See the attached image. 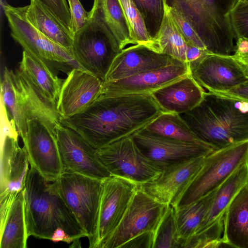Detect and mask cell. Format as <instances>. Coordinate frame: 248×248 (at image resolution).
<instances>
[{"label":"cell","mask_w":248,"mask_h":248,"mask_svg":"<svg viewBox=\"0 0 248 248\" xmlns=\"http://www.w3.org/2000/svg\"><path fill=\"white\" fill-rule=\"evenodd\" d=\"M162 112L151 94L100 95L82 112L60 118V123L98 149L131 136Z\"/></svg>","instance_id":"6da1fadb"},{"label":"cell","mask_w":248,"mask_h":248,"mask_svg":"<svg viewBox=\"0 0 248 248\" xmlns=\"http://www.w3.org/2000/svg\"><path fill=\"white\" fill-rule=\"evenodd\" d=\"M196 137L215 150L248 140V102L205 92L195 108L179 114Z\"/></svg>","instance_id":"7a4b0ae2"},{"label":"cell","mask_w":248,"mask_h":248,"mask_svg":"<svg viewBox=\"0 0 248 248\" xmlns=\"http://www.w3.org/2000/svg\"><path fill=\"white\" fill-rule=\"evenodd\" d=\"M23 195L29 237L51 240L59 230H63L73 242L87 237L85 231L53 183L47 181L32 166H30L28 172Z\"/></svg>","instance_id":"3957f363"},{"label":"cell","mask_w":248,"mask_h":248,"mask_svg":"<svg viewBox=\"0 0 248 248\" xmlns=\"http://www.w3.org/2000/svg\"><path fill=\"white\" fill-rule=\"evenodd\" d=\"M181 12L211 53L232 55L236 41L228 15L237 0H166Z\"/></svg>","instance_id":"277c9868"},{"label":"cell","mask_w":248,"mask_h":248,"mask_svg":"<svg viewBox=\"0 0 248 248\" xmlns=\"http://www.w3.org/2000/svg\"><path fill=\"white\" fill-rule=\"evenodd\" d=\"M0 98L14 119L19 136L27 128V121L38 119L56 134L61 124L57 108L45 100L28 78L18 69L15 71L5 67L0 84Z\"/></svg>","instance_id":"5b68a950"},{"label":"cell","mask_w":248,"mask_h":248,"mask_svg":"<svg viewBox=\"0 0 248 248\" xmlns=\"http://www.w3.org/2000/svg\"><path fill=\"white\" fill-rule=\"evenodd\" d=\"M70 211L85 231L93 248L96 233L103 181L63 171L52 182Z\"/></svg>","instance_id":"8992f818"},{"label":"cell","mask_w":248,"mask_h":248,"mask_svg":"<svg viewBox=\"0 0 248 248\" xmlns=\"http://www.w3.org/2000/svg\"><path fill=\"white\" fill-rule=\"evenodd\" d=\"M248 162V140L216 150L203 163L175 207L190 204L217 188L231 175Z\"/></svg>","instance_id":"52a82bcc"},{"label":"cell","mask_w":248,"mask_h":248,"mask_svg":"<svg viewBox=\"0 0 248 248\" xmlns=\"http://www.w3.org/2000/svg\"><path fill=\"white\" fill-rule=\"evenodd\" d=\"M96 153L111 176L138 185L154 180L164 168L142 154L130 136L96 149Z\"/></svg>","instance_id":"ba28073f"},{"label":"cell","mask_w":248,"mask_h":248,"mask_svg":"<svg viewBox=\"0 0 248 248\" xmlns=\"http://www.w3.org/2000/svg\"><path fill=\"white\" fill-rule=\"evenodd\" d=\"M168 205L157 201L139 186L120 223L100 248H120L139 234L155 232Z\"/></svg>","instance_id":"9c48e42d"},{"label":"cell","mask_w":248,"mask_h":248,"mask_svg":"<svg viewBox=\"0 0 248 248\" xmlns=\"http://www.w3.org/2000/svg\"><path fill=\"white\" fill-rule=\"evenodd\" d=\"M3 9L11 29V36L22 46L24 50L46 62L65 64L72 68L84 70L77 62L71 51L40 32L16 7L6 4Z\"/></svg>","instance_id":"30bf717a"},{"label":"cell","mask_w":248,"mask_h":248,"mask_svg":"<svg viewBox=\"0 0 248 248\" xmlns=\"http://www.w3.org/2000/svg\"><path fill=\"white\" fill-rule=\"evenodd\" d=\"M63 171L103 181L111 176L96 153V149L73 130L61 124L55 128Z\"/></svg>","instance_id":"8fae6325"},{"label":"cell","mask_w":248,"mask_h":248,"mask_svg":"<svg viewBox=\"0 0 248 248\" xmlns=\"http://www.w3.org/2000/svg\"><path fill=\"white\" fill-rule=\"evenodd\" d=\"M138 186V185L131 181L114 176L103 181L93 248H100L116 228Z\"/></svg>","instance_id":"7c38bea8"},{"label":"cell","mask_w":248,"mask_h":248,"mask_svg":"<svg viewBox=\"0 0 248 248\" xmlns=\"http://www.w3.org/2000/svg\"><path fill=\"white\" fill-rule=\"evenodd\" d=\"M30 166L48 182L56 181L63 172L56 134L36 118L27 121V130L21 138Z\"/></svg>","instance_id":"4fadbf2b"},{"label":"cell","mask_w":248,"mask_h":248,"mask_svg":"<svg viewBox=\"0 0 248 248\" xmlns=\"http://www.w3.org/2000/svg\"><path fill=\"white\" fill-rule=\"evenodd\" d=\"M188 64L190 74L208 92H226L248 79L232 55L209 53L198 61Z\"/></svg>","instance_id":"5bb4252c"},{"label":"cell","mask_w":248,"mask_h":248,"mask_svg":"<svg viewBox=\"0 0 248 248\" xmlns=\"http://www.w3.org/2000/svg\"><path fill=\"white\" fill-rule=\"evenodd\" d=\"M72 52L85 70L104 81L119 53L108 37L89 20L84 28L74 34Z\"/></svg>","instance_id":"9a60e30c"},{"label":"cell","mask_w":248,"mask_h":248,"mask_svg":"<svg viewBox=\"0 0 248 248\" xmlns=\"http://www.w3.org/2000/svg\"><path fill=\"white\" fill-rule=\"evenodd\" d=\"M130 136L142 154L164 168L177 162L206 156L216 151L205 143L167 138L151 134L143 128Z\"/></svg>","instance_id":"2e32d148"},{"label":"cell","mask_w":248,"mask_h":248,"mask_svg":"<svg viewBox=\"0 0 248 248\" xmlns=\"http://www.w3.org/2000/svg\"><path fill=\"white\" fill-rule=\"evenodd\" d=\"M104 81L92 73L74 68L63 81L57 104L60 118H67L87 108L102 93Z\"/></svg>","instance_id":"e0dca14e"},{"label":"cell","mask_w":248,"mask_h":248,"mask_svg":"<svg viewBox=\"0 0 248 248\" xmlns=\"http://www.w3.org/2000/svg\"><path fill=\"white\" fill-rule=\"evenodd\" d=\"M205 156H200L166 166L154 180L139 185L153 198L175 206L201 168Z\"/></svg>","instance_id":"ac0fdd59"},{"label":"cell","mask_w":248,"mask_h":248,"mask_svg":"<svg viewBox=\"0 0 248 248\" xmlns=\"http://www.w3.org/2000/svg\"><path fill=\"white\" fill-rule=\"evenodd\" d=\"M188 63L175 59L171 63L113 81H104L102 96L151 94L189 74Z\"/></svg>","instance_id":"d6986e66"},{"label":"cell","mask_w":248,"mask_h":248,"mask_svg":"<svg viewBox=\"0 0 248 248\" xmlns=\"http://www.w3.org/2000/svg\"><path fill=\"white\" fill-rule=\"evenodd\" d=\"M18 134L1 136L0 195L23 190L30 170L27 152L18 142Z\"/></svg>","instance_id":"ffe728a7"},{"label":"cell","mask_w":248,"mask_h":248,"mask_svg":"<svg viewBox=\"0 0 248 248\" xmlns=\"http://www.w3.org/2000/svg\"><path fill=\"white\" fill-rule=\"evenodd\" d=\"M174 60L145 45H133L124 48L117 54L104 81H115L159 68L171 63Z\"/></svg>","instance_id":"44dd1931"},{"label":"cell","mask_w":248,"mask_h":248,"mask_svg":"<svg viewBox=\"0 0 248 248\" xmlns=\"http://www.w3.org/2000/svg\"><path fill=\"white\" fill-rule=\"evenodd\" d=\"M0 248H26L27 232L23 190L0 195Z\"/></svg>","instance_id":"7402d4cb"},{"label":"cell","mask_w":248,"mask_h":248,"mask_svg":"<svg viewBox=\"0 0 248 248\" xmlns=\"http://www.w3.org/2000/svg\"><path fill=\"white\" fill-rule=\"evenodd\" d=\"M205 92L189 73L151 95L163 112L181 114L197 106L203 99Z\"/></svg>","instance_id":"603a6c76"},{"label":"cell","mask_w":248,"mask_h":248,"mask_svg":"<svg viewBox=\"0 0 248 248\" xmlns=\"http://www.w3.org/2000/svg\"><path fill=\"white\" fill-rule=\"evenodd\" d=\"M89 15V21L108 37L118 52L134 45L118 0H94Z\"/></svg>","instance_id":"cb8c5ba5"},{"label":"cell","mask_w":248,"mask_h":248,"mask_svg":"<svg viewBox=\"0 0 248 248\" xmlns=\"http://www.w3.org/2000/svg\"><path fill=\"white\" fill-rule=\"evenodd\" d=\"M222 242L236 248H248V183L234 197L223 216Z\"/></svg>","instance_id":"d4e9b609"},{"label":"cell","mask_w":248,"mask_h":248,"mask_svg":"<svg viewBox=\"0 0 248 248\" xmlns=\"http://www.w3.org/2000/svg\"><path fill=\"white\" fill-rule=\"evenodd\" d=\"M19 70L28 78L41 96L57 108L63 81L46 61L24 50Z\"/></svg>","instance_id":"484cf974"},{"label":"cell","mask_w":248,"mask_h":248,"mask_svg":"<svg viewBox=\"0 0 248 248\" xmlns=\"http://www.w3.org/2000/svg\"><path fill=\"white\" fill-rule=\"evenodd\" d=\"M16 8L40 32L51 40L72 52L73 33L36 0H30L29 5Z\"/></svg>","instance_id":"4316f807"},{"label":"cell","mask_w":248,"mask_h":248,"mask_svg":"<svg viewBox=\"0 0 248 248\" xmlns=\"http://www.w3.org/2000/svg\"><path fill=\"white\" fill-rule=\"evenodd\" d=\"M248 183V162L236 170L217 188L213 201L195 233L223 216L232 201Z\"/></svg>","instance_id":"83f0119b"},{"label":"cell","mask_w":248,"mask_h":248,"mask_svg":"<svg viewBox=\"0 0 248 248\" xmlns=\"http://www.w3.org/2000/svg\"><path fill=\"white\" fill-rule=\"evenodd\" d=\"M164 13L160 26L146 46L158 53L186 62L187 44L173 21L164 0Z\"/></svg>","instance_id":"f1b7e54d"},{"label":"cell","mask_w":248,"mask_h":248,"mask_svg":"<svg viewBox=\"0 0 248 248\" xmlns=\"http://www.w3.org/2000/svg\"><path fill=\"white\" fill-rule=\"evenodd\" d=\"M217 190L190 204L175 207L180 248L196 232L213 201Z\"/></svg>","instance_id":"f546056e"},{"label":"cell","mask_w":248,"mask_h":248,"mask_svg":"<svg viewBox=\"0 0 248 248\" xmlns=\"http://www.w3.org/2000/svg\"><path fill=\"white\" fill-rule=\"evenodd\" d=\"M143 129L151 134L167 138L204 143L196 137L179 114L162 112Z\"/></svg>","instance_id":"4dcf8cb0"},{"label":"cell","mask_w":248,"mask_h":248,"mask_svg":"<svg viewBox=\"0 0 248 248\" xmlns=\"http://www.w3.org/2000/svg\"><path fill=\"white\" fill-rule=\"evenodd\" d=\"M175 207L169 204L155 232L153 248H180Z\"/></svg>","instance_id":"1f68e13d"},{"label":"cell","mask_w":248,"mask_h":248,"mask_svg":"<svg viewBox=\"0 0 248 248\" xmlns=\"http://www.w3.org/2000/svg\"><path fill=\"white\" fill-rule=\"evenodd\" d=\"M123 10L129 34L134 45L147 46L151 42L150 34L140 12L132 0H118Z\"/></svg>","instance_id":"d6a6232c"},{"label":"cell","mask_w":248,"mask_h":248,"mask_svg":"<svg viewBox=\"0 0 248 248\" xmlns=\"http://www.w3.org/2000/svg\"><path fill=\"white\" fill-rule=\"evenodd\" d=\"M223 216L193 235L184 243L182 248H216L225 245L221 237L224 229Z\"/></svg>","instance_id":"836d02e7"},{"label":"cell","mask_w":248,"mask_h":248,"mask_svg":"<svg viewBox=\"0 0 248 248\" xmlns=\"http://www.w3.org/2000/svg\"><path fill=\"white\" fill-rule=\"evenodd\" d=\"M142 15L153 37L158 31L164 13V0H132Z\"/></svg>","instance_id":"e575fe53"},{"label":"cell","mask_w":248,"mask_h":248,"mask_svg":"<svg viewBox=\"0 0 248 248\" xmlns=\"http://www.w3.org/2000/svg\"><path fill=\"white\" fill-rule=\"evenodd\" d=\"M168 8L173 21L187 44L207 50L192 25L183 13L169 4Z\"/></svg>","instance_id":"d590c367"},{"label":"cell","mask_w":248,"mask_h":248,"mask_svg":"<svg viewBox=\"0 0 248 248\" xmlns=\"http://www.w3.org/2000/svg\"><path fill=\"white\" fill-rule=\"evenodd\" d=\"M228 18L235 37L248 39V3L239 2L229 12Z\"/></svg>","instance_id":"8d00e7d4"},{"label":"cell","mask_w":248,"mask_h":248,"mask_svg":"<svg viewBox=\"0 0 248 248\" xmlns=\"http://www.w3.org/2000/svg\"><path fill=\"white\" fill-rule=\"evenodd\" d=\"M36 0L50 11L72 32L69 8L66 0Z\"/></svg>","instance_id":"74e56055"},{"label":"cell","mask_w":248,"mask_h":248,"mask_svg":"<svg viewBox=\"0 0 248 248\" xmlns=\"http://www.w3.org/2000/svg\"><path fill=\"white\" fill-rule=\"evenodd\" d=\"M71 16V31L73 35L87 24L89 15L79 0H67Z\"/></svg>","instance_id":"f35d334b"},{"label":"cell","mask_w":248,"mask_h":248,"mask_svg":"<svg viewBox=\"0 0 248 248\" xmlns=\"http://www.w3.org/2000/svg\"><path fill=\"white\" fill-rule=\"evenodd\" d=\"M233 58L239 64L248 78V39L240 37L236 40Z\"/></svg>","instance_id":"ab89813d"},{"label":"cell","mask_w":248,"mask_h":248,"mask_svg":"<svg viewBox=\"0 0 248 248\" xmlns=\"http://www.w3.org/2000/svg\"><path fill=\"white\" fill-rule=\"evenodd\" d=\"M154 232L149 231L139 234L124 243L120 248H153Z\"/></svg>","instance_id":"60d3db41"},{"label":"cell","mask_w":248,"mask_h":248,"mask_svg":"<svg viewBox=\"0 0 248 248\" xmlns=\"http://www.w3.org/2000/svg\"><path fill=\"white\" fill-rule=\"evenodd\" d=\"M216 93L228 96L248 102V79L229 91Z\"/></svg>","instance_id":"b9f144b4"},{"label":"cell","mask_w":248,"mask_h":248,"mask_svg":"<svg viewBox=\"0 0 248 248\" xmlns=\"http://www.w3.org/2000/svg\"><path fill=\"white\" fill-rule=\"evenodd\" d=\"M186 52V59L187 63L196 62L202 59L209 53H211L207 49L187 44Z\"/></svg>","instance_id":"7bdbcfd3"},{"label":"cell","mask_w":248,"mask_h":248,"mask_svg":"<svg viewBox=\"0 0 248 248\" xmlns=\"http://www.w3.org/2000/svg\"><path fill=\"white\" fill-rule=\"evenodd\" d=\"M240 2L243 3H248V0H242Z\"/></svg>","instance_id":"ee69618b"},{"label":"cell","mask_w":248,"mask_h":248,"mask_svg":"<svg viewBox=\"0 0 248 248\" xmlns=\"http://www.w3.org/2000/svg\"><path fill=\"white\" fill-rule=\"evenodd\" d=\"M242 0H237V3L240 2Z\"/></svg>","instance_id":"f6af8a7d"}]
</instances>
